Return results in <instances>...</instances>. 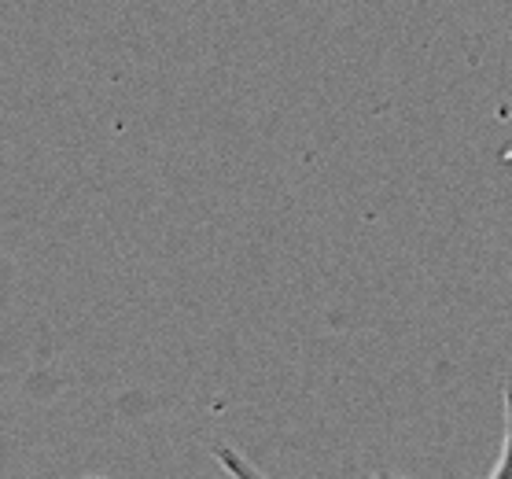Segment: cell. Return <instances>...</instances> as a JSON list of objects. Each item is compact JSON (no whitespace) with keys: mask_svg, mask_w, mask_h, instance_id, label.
Wrapping results in <instances>:
<instances>
[{"mask_svg":"<svg viewBox=\"0 0 512 479\" xmlns=\"http://www.w3.org/2000/svg\"><path fill=\"white\" fill-rule=\"evenodd\" d=\"M487 479H512V387H505V439H501V457Z\"/></svg>","mask_w":512,"mask_h":479,"instance_id":"obj_2","label":"cell"},{"mask_svg":"<svg viewBox=\"0 0 512 479\" xmlns=\"http://www.w3.org/2000/svg\"><path fill=\"white\" fill-rule=\"evenodd\" d=\"M214 457H218V465H222L233 479H269V476H262L240 450H233V446H214Z\"/></svg>","mask_w":512,"mask_h":479,"instance_id":"obj_1","label":"cell"},{"mask_svg":"<svg viewBox=\"0 0 512 479\" xmlns=\"http://www.w3.org/2000/svg\"><path fill=\"white\" fill-rule=\"evenodd\" d=\"M89 479H93V476H89Z\"/></svg>","mask_w":512,"mask_h":479,"instance_id":"obj_4","label":"cell"},{"mask_svg":"<svg viewBox=\"0 0 512 479\" xmlns=\"http://www.w3.org/2000/svg\"><path fill=\"white\" fill-rule=\"evenodd\" d=\"M373 479H398V476H391V472H376Z\"/></svg>","mask_w":512,"mask_h":479,"instance_id":"obj_3","label":"cell"}]
</instances>
